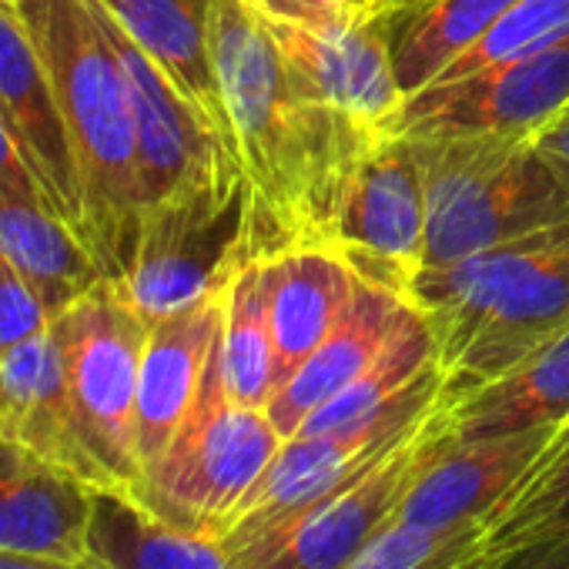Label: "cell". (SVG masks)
I'll return each mask as SVG.
<instances>
[{"mask_svg": "<svg viewBox=\"0 0 569 569\" xmlns=\"http://www.w3.org/2000/svg\"><path fill=\"white\" fill-rule=\"evenodd\" d=\"M211 58L231 154L244 178L238 258L264 261L302 244L332 248L346 188L382 131L296 81L251 0L214 4Z\"/></svg>", "mask_w": 569, "mask_h": 569, "instance_id": "cell-1", "label": "cell"}, {"mask_svg": "<svg viewBox=\"0 0 569 569\" xmlns=\"http://www.w3.org/2000/svg\"><path fill=\"white\" fill-rule=\"evenodd\" d=\"M409 302L436 336L442 402L492 382L569 329V221L422 268Z\"/></svg>", "mask_w": 569, "mask_h": 569, "instance_id": "cell-2", "label": "cell"}, {"mask_svg": "<svg viewBox=\"0 0 569 569\" xmlns=\"http://www.w3.org/2000/svg\"><path fill=\"white\" fill-rule=\"evenodd\" d=\"M28 24L64 118L78 194L81 241L104 278L121 281L141 231L138 128L121 61L91 0H38Z\"/></svg>", "mask_w": 569, "mask_h": 569, "instance_id": "cell-3", "label": "cell"}, {"mask_svg": "<svg viewBox=\"0 0 569 569\" xmlns=\"http://www.w3.org/2000/svg\"><path fill=\"white\" fill-rule=\"evenodd\" d=\"M409 141L426 188L422 268L569 221V168L546 158L532 138L439 134Z\"/></svg>", "mask_w": 569, "mask_h": 569, "instance_id": "cell-4", "label": "cell"}, {"mask_svg": "<svg viewBox=\"0 0 569 569\" xmlns=\"http://www.w3.org/2000/svg\"><path fill=\"white\" fill-rule=\"evenodd\" d=\"M281 442L264 409H248L231 399L218 336L188 419L141 472L134 496L158 519L218 539Z\"/></svg>", "mask_w": 569, "mask_h": 569, "instance_id": "cell-5", "label": "cell"}, {"mask_svg": "<svg viewBox=\"0 0 569 569\" xmlns=\"http://www.w3.org/2000/svg\"><path fill=\"white\" fill-rule=\"evenodd\" d=\"M148 319L124 284L101 278L64 309L51 329L61 346L71 409L98 486L134 492L138 459V376Z\"/></svg>", "mask_w": 569, "mask_h": 569, "instance_id": "cell-6", "label": "cell"}, {"mask_svg": "<svg viewBox=\"0 0 569 569\" xmlns=\"http://www.w3.org/2000/svg\"><path fill=\"white\" fill-rule=\"evenodd\" d=\"M449 442L452 436L439 399L402 439L296 516L264 532L218 542L234 569H346L392 526L416 479Z\"/></svg>", "mask_w": 569, "mask_h": 569, "instance_id": "cell-7", "label": "cell"}, {"mask_svg": "<svg viewBox=\"0 0 569 569\" xmlns=\"http://www.w3.org/2000/svg\"><path fill=\"white\" fill-rule=\"evenodd\" d=\"M446 372L439 362H429L389 406H382L376 416L359 419L342 429L312 432V436H292L278 446L258 482L244 492L234 519L218 539H238L264 532L349 476H356L362 466H369L379 452H386L396 439H402L439 399H442Z\"/></svg>", "mask_w": 569, "mask_h": 569, "instance_id": "cell-8", "label": "cell"}, {"mask_svg": "<svg viewBox=\"0 0 569 569\" xmlns=\"http://www.w3.org/2000/svg\"><path fill=\"white\" fill-rule=\"evenodd\" d=\"M91 8L121 61L131 91L138 128L141 214L184 194H241L244 178L228 144L174 91L161 68L111 21L98 0H91Z\"/></svg>", "mask_w": 569, "mask_h": 569, "instance_id": "cell-9", "label": "cell"}, {"mask_svg": "<svg viewBox=\"0 0 569 569\" xmlns=\"http://www.w3.org/2000/svg\"><path fill=\"white\" fill-rule=\"evenodd\" d=\"M569 108V41L536 58L489 68L459 81L406 94L382 121V134L439 138H532Z\"/></svg>", "mask_w": 569, "mask_h": 569, "instance_id": "cell-10", "label": "cell"}, {"mask_svg": "<svg viewBox=\"0 0 569 569\" xmlns=\"http://www.w3.org/2000/svg\"><path fill=\"white\" fill-rule=\"evenodd\" d=\"M332 251L362 281L409 299L426 251V188L409 138L379 134L362 154L339 208Z\"/></svg>", "mask_w": 569, "mask_h": 569, "instance_id": "cell-11", "label": "cell"}, {"mask_svg": "<svg viewBox=\"0 0 569 569\" xmlns=\"http://www.w3.org/2000/svg\"><path fill=\"white\" fill-rule=\"evenodd\" d=\"M274 38L296 81L319 101L359 118L369 128L382 121L406 98L389 54L382 21H336V24H296L258 14Z\"/></svg>", "mask_w": 569, "mask_h": 569, "instance_id": "cell-12", "label": "cell"}, {"mask_svg": "<svg viewBox=\"0 0 569 569\" xmlns=\"http://www.w3.org/2000/svg\"><path fill=\"white\" fill-rule=\"evenodd\" d=\"M0 121L38 178L51 211L81 238V194L64 118L28 24L0 11Z\"/></svg>", "mask_w": 569, "mask_h": 569, "instance_id": "cell-13", "label": "cell"}, {"mask_svg": "<svg viewBox=\"0 0 569 569\" xmlns=\"http://www.w3.org/2000/svg\"><path fill=\"white\" fill-rule=\"evenodd\" d=\"M556 432V426H542L502 439L449 442L416 479L392 522L422 532L486 526V519L529 472Z\"/></svg>", "mask_w": 569, "mask_h": 569, "instance_id": "cell-14", "label": "cell"}, {"mask_svg": "<svg viewBox=\"0 0 569 569\" xmlns=\"http://www.w3.org/2000/svg\"><path fill=\"white\" fill-rule=\"evenodd\" d=\"M224 319V284L194 306L148 326L138 376V459L141 472L164 452L188 419Z\"/></svg>", "mask_w": 569, "mask_h": 569, "instance_id": "cell-15", "label": "cell"}, {"mask_svg": "<svg viewBox=\"0 0 569 569\" xmlns=\"http://www.w3.org/2000/svg\"><path fill=\"white\" fill-rule=\"evenodd\" d=\"M94 486L0 432V549L84 559Z\"/></svg>", "mask_w": 569, "mask_h": 569, "instance_id": "cell-16", "label": "cell"}, {"mask_svg": "<svg viewBox=\"0 0 569 569\" xmlns=\"http://www.w3.org/2000/svg\"><path fill=\"white\" fill-rule=\"evenodd\" d=\"M412 312L416 306L406 296L359 278L352 302L346 306L326 342L268 399L264 416L271 419L278 436L292 439L319 406L342 392L386 349V342L409 322Z\"/></svg>", "mask_w": 569, "mask_h": 569, "instance_id": "cell-17", "label": "cell"}, {"mask_svg": "<svg viewBox=\"0 0 569 569\" xmlns=\"http://www.w3.org/2000/svg\"><path fill=\"white\" fill-rule=\"evenodd\" d=\"M261 271L274 339V382L281 389L336 329L359 289V274L339 251L319 244L278 251L261 261Z\"/></svg>", "mask_w": 569, "mask_h": 569, "instance_id": "cell-18", "label": "cell"}, {"mask_svg": "<svg viewBox=\"0 0 569 569\" xmlns=\"http://www.w3.org/2000/svg\"><path fill=\"white\" fill-rule=\"evenodd\" d=\"M0 432L98 486L78 436L54 329L0 352Z\"/></svg>", "mask_w": 569, "mask_h": 569, "instance_id": "cell-19", "label": "cell"}, {"mask_svg": "<svg viewBox=\"0 0 569 569\" xmlns=\"http://www.w3.org/2000/svg\"><path fill=\"white\" fill-rule=\"evenodd\" d=\"M98 4L231 151V128L211 58V14L218 0H98Z\"/></svg>", "mask_w": 569, "mask_h": 569, "instance_id": "cell-20", "label": "cell"}, {"mask_svg": "<svg viewBox=\"0 0 569 569\" xmlns=\"http://www.w3.org/2000/svg\"><path fill=\"white\" fill-rule=\"evenodd\" d=\"M452 442H482L569 422V329L492 382L442 402Z\"/></svg>", "mask_w": 569, "mask_h": 569, "instance_id": "cell-21", "label": "cell"}, {"mask_svg": "<svg viewBox=\"0 0 569 569\" xmlns=\"http://www.w3.org/2000/svg\"><path fill=\"white\" fill-rule=\"evenodd\" d=\"M91 569H234L218 539L158 519L134 492L94 486L88 526Z\"/></svg>", "mask_w": 569, "mask_h": 569, "instance_id": "cell-22", "label": "cell"}, {"mask_svg": "<svg viewBox=\"0 0 569 569\" xmlns=\"http://www.w3.org/2000/svg\"><path fill=\"white\" fill-rule=\"evenodd\" d=\"M0 248L24 274L51 319L71 309L91 284L104 278L84 241L48 208V201L14 194L4 184H0Z\"/></svg>", "mask_w": 569, "mask_h": 569, "instance_id": "cell-23", "label": "cell"}, {"mask_svg": "<svg viewBox=\"0 0 569 569\" xmlns=\"http://www.w3.org/2000/svg\"><path fill=\"white\" fill-rule=\"evenodd\" d=\"M516 0H422L379 18L402 94L422 91L456 54L472 48Z\"/></svg>", "mask_w": 569, "mask_h": 569, "instance_id": "cell-24", "label": "cell"}, {"mask_svg": "<svg viewBox=\"0 0 569 569\" xmlns=\"http://www.w3.org/2000/svg\"><path fill=\"white\" fill-rule=\"evenodd\" d=\"M221 366H224V386L238 406L248 409L268 406L278 382H274V339H271L261 261H238L224 281Z\"/></svg>", "mask_w": 569, "mask_h": 569, "instance_id": "cell-25", "label": "cell"}, {"mask_svg": "<svg viewBox=\"0 0 569 569\" xmlns=\"http://www.w3.org/2000/svg\"><path fill=\"white\" fill-rule=\"evenodd\" d=\"M429 362H439L436 336L426 322V316L416 309L409 322L386 342V349L342 389L336 392L326 406H319L296 436H312V432H329L352 426L359 419L376 416L382 406H389Z\"/></svg>", "mask_w": 569, "mask_h": 569, "instance_id": "cell-26", "label": "cell"}, {"mask_svg": "<svg viewBox=\"0 0 569 569\" xmlns=\"http://www.w3.org/2000/svg\"><path fill=\"white\" fill-rule=\"evenodd\" d=\"M569 536V442L546 446L486 519V546L512 552Z\"/></svg>", "mask_w": 569, "mask_h": 569, "instance_id": "cell-27", "label": "cell"}, {"mask_svg": "<svg viewBox=\"0 0 569 569\" xmlns=\"http://www.w3.org/2000/svg\"><path fill=\"white\" fill-rule=\"evenodd\" d=\"M569 41V0H516V4L429 84L459 81L489 68L516 64Z\"/></svg>", "mask_w": 569, "mask_h": 569, "instance_id": "cell-28", "label": "cell"}, {"mask_svg": "<svg viewBox=\"0 0 569 569\" xmlns=\"http://www.w3.org/2000/svg\"><path fill=\"white\" fill-rule=\"evenodd\" d=\"M496 559L486 526L422 532L392 522L346 569H496Z\"/></svg>", "mask_w": 569, "mask_h": 569, "instance_id": "cell-29", "label": "cell"}, {"mask_svg": "<svg viewBox=\"0 0 569 569\" xmlns=\"http://www.w3.org/2000/svg\"><path fill=\"white\" fill-rule=\"evenodd\" d=\"M51 322L54 319L38 302L24 274L4 254V248H0V352L51 329Z\"/></svg>", "mask_w": 569, "mask_h": 569, "instance_id": "cell-30", "label": "cell"}, {"mask_svg": "<svg viewBox=\"0 0 569 569\" xmlns=\"http://www.w3.org/2000/svg\"><path fill=\"white\" fill-rule=\"evenodd\" d=\"M0 184H4L8 191H14V194H28V198L48 201L44 191H41V184H38V178L31 174L28 161L21 158L14 138L8 134L4 121H0ZM48 208H51V204H48Z\"/></svg>", "mask_w": 569, "mask_h": 569, "instance_id": "cell-31", "label": "cell"}, {"mask_svg": "<svg viewBox=\"0 0 569 569\" xmlns=\"http://www.w3.org/2000/svg\"><path fill=\"white\" fill-rule=\"evenodd\" d=\"M532 141H536V148H539L546 158H552L556 164L569 168V108L559 111L546 128H539V131L532 134Z\"/></svg>", "mask_w": 569, "mask_h": 569, "instance_id": "cell-32", "label": "cell"}, {"mask_svg": "<svg viewBox=\"0 0 569 569\" xmlns=\"http://www.w3.org/2000/svg\"><path fill=\"white\" fill-rule=\"evenodd\" d=\"M0 569H91V566L84 559H61V556H41V552L0 549Z\"/></svg>", "mask_w": 569, "mask_h": 569, "instance_id": "cell-33", "label": "cell"}, {"mask_svg": "<svg viewBox=\"0 0 569 569\" xmlns=\"http://www.w3.org/2000/svg\"><path fill=\"white\" fill-rule=\"evenodd\" d=\"M416 4H422V0H376V4H372V21L389 18V14L406 11V8H416Z\"/></svg>", "mask_w": 569, "mask_h": 569, "instance_id": "cell-34", "label": "cell"}, {"mask_svg": "<svg viewBox=\"0 0 569 569\" xmlns=\"http://www.w3.org/2000/svg\"><path fill=\"white\" fill-rule=\"evenodd\" d=\"M31 4H38V0H0V11H11V14H24Z\"/></svg>", "mask_w": 569, "mask_h": 569, "instance_id": "cell-35", "label": "cell"}, {"mask_svg": "<svg viewBox=\"0 0 569 569\" xmlns=\"http://www.w3.org/2000/svg\"><path fill=\"white\" fill-rule=\"evenodd\" d=\"M372 4H376V0H352L356 21H372Z\"/></svg>", "mask_w": 569, "mask_h": 569, "instance_id": "cell-36", "label": "cell"}, {"mask_svg": "<svg viewBox=\"0 0 569 569\" xmlns=\"http://www.w3.org/2000/svg\"><path fill=\"white\" fill-rule=\"evenodd\" d=\"M562 442H569V422L559 426V432H556V439H552L549 446H562Z\"/></svg>", "mask_w": 569, "mask_h": 569, "instance_id": "cell-37", "label": "cell"}]
</instances>
